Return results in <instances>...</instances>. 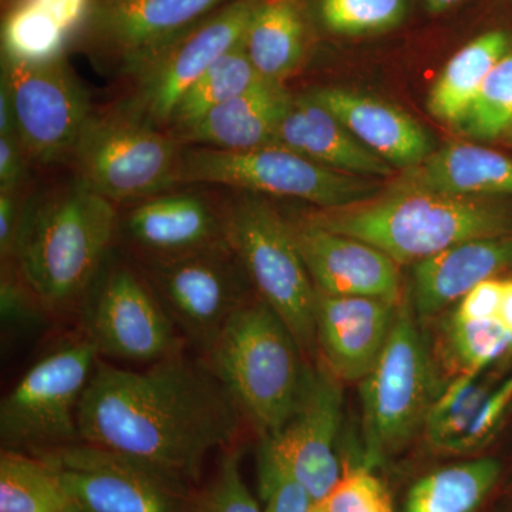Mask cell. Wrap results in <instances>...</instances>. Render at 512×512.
I'll return each instance as SVG.
<instances>
[{
	"label": "cell",
	"instance_id": "cell-1",
	"mask_svg": "<svg viewBox=\"0 0 512 512\" xmlns=\"http://www.w3.org/2000/svg\"><path fill=\"white\" fill-rule=\"evenodd\" d=\"M241 410L204 357L184 353L128 370L97 360L77 412L80 440L147 464L178 483L237 439Z\"/></svg>",
	"mask_w": 512,
	"mask_h": 512
},
{
	"label": "cell",
	"instance_id": "cell-2",
	"mask_svg": "<svg viewBox=\"0 0 512 512\" xmlns=\"http://www.w3.org/2000/svg\"><path fill=\"white\" fill-rule=\"evenodd\" d=\"M119 222L116 204L76 177L23 208L12 259L43 308H82L109 262Z\"/></svg>",
	"mask_w": 512,
	"mask_h": 512
},
{
	"label": "cell",
	"instance_id": "cell-3",
	"mask_svg": "<svg viewBox=\"0 0 512 512\" xmlns=\"http://www.w3.org/2000/svg\"><path fill=\"white\" fill-rule=\"evenodd\" d=\"M305 218L365 241L397 264H416L470 239L512 235V208L500 198L426 191L384 190L369 200L316 210Z\"/></svg>",
	"mask_w": 512,
	"mask_h": 512
},
{
	"label": "cell",
	"instance_id": "cell-4",
	"mask_svg": "<svg viewBox=\"0 0 512 512\" xmlns=\"http://www.w3.org/2000/svg\"><path fill=\"white\" fill-rule=\"evenodd\" d=\"M204 359L264 437L291 417L312 366L289 326L259 298L232 315Z\"/></svg>",
	"mask_w": 512,
	"mask_h": 512
},
{
	"label": "cell",
	"instance_id": "cell-5",
	"mask_svg": "<svg viewBox=\"0 0 512 512\" xmlns=\"http://www.w3.org/2000/svg\"><path fill=\"white\" fill-rule=\"evenodd\" d=\"M228 247L237 255L258 298L292 330L306 357L316 352L318 291L296 244L291 222L258 194L221 202Z\"/></svg>",
	"mask_w": 512,
	"mask_h": 512
},
{
	"label": "cell",
	"instance_id": "cell-6",
	"mask_svg": "<svg viewBox=\"0 0 512 512\" xmlns=\"http://www.w3.org/2000/svg\"><path fill=\"white\" fill-rule=\"evenodd\" d=\"M183 144L120 106L93 113L74 148V177L114 202H138L173 190Z\"/></svg>",
	"mask_w": 512,
	"mask_h": 512
},
{
	"label": "cell",
	"instance_id": "cell-7",
	"mask_svg": "<svg viewBox=\"0 0 512 512\" xmlns=\"http://www.w3.org/2000/svg\"><path fill=\"white\" fill-rule=\"evenodd\" d=\"M178 183L295 198L319 210L348 207L376 197L380 190L365 177L340 173L279 146L227 151L183 144Z\"/></svg>",
	"mask_w": 512,
	"mask_h": 512
},
{
	"label": "cell",
	"instance_id": "cell-8",
	"mask_svg": "<svg viewBox=\"0 0 512 512\" xmlns=\"http://www.w3.org/2000/svg\"><path fill=\"white\" fill-rule=\"evenodd\" d=\"M369 466L403 450L423 429L434 400L433 365L410 306L399 305L382 355L360 389Z\"/></svg>",
	"mask_w": 512,
	"mask_h": 512
},
{
	"label": "cell",
	"instance_id": "cell-9",
	"mask_svg": "<svg viewBox=\"0 0 512 512\" xmlns=\"http://www.w3.org/2000/svg\"><path fill=\"white\" fill-rule=\"evenodd\" d=\"M99 357L83 336L37 360L0 403L3 448L35 454L80 441L77 412Z\"/></svg>",
	"mask_w": 512,
	"mask_h": 512
},
{
	"label": "cell",
	"instance_id": "cell-10",
	"mask_svg": "<svg viewBox=\"0 0 512 512\" xmlns=\"http://www.w3.org/2000/svg\"><path fill=\"white\" fill-rule=\"evenodd\" d=\"M265 0H231L151 53L128 74L130 93L117 106L167 131L184 93L241 43L252 16Z\"/></svg>",
	"mask_w": 512,
	"mask_h": 512
},
{
	"label": "cell",
	"instance_id": "cell-11",
	"mask_svg": "<svg viewBox=\"0 0 512 512\" xmlns=\"http://www.w3.org/2000/svg\"><path fill=\"white\" fill-rule=\"evenodd\" d=\"M141 272L185 342L202 355L249 301V281L227 241L174 258L141 262Z\"/></svg>",
	"mask_w": 512,
	"mask_h": 512
},
{
	"label": "cell",
	"instance_id": "cell-12",
	"mask_svg": "<svg viewBox=\"0 0 512 512\" xmlns=\"http://www.w3.org/2000/svg\"><path fill=\"white\" fill-rule=\"evenodd\" d=\"M82 308L84 336L99 356L156 363L183 353L185 340L141 269L107 262Z\"/></svg>",
	"mask_w": 512,
	"mask_h": 512
},
{
	"label": "cell",
	"instance_id": "cell-13",
	"mask_svg": "<svg viewBox=\"0 0 512 512\" xmlns=\"http://www.w3.org/2000/svg\"><path fill=\"white\" fill-rule=\"evenodd\" d=\"M80 512H184L185 487L147 464L86 441L35 453Z\"/></svg>",
	"mask_w": 512,
	"mask_h": 512
},
{
	"label": "cell",
	"instance_id": "cell-14",
	"mask_svg": "<svg viewBox=\"0 0 512 512\" xmlns=\"http://www.w3.org/2000/svg\"><path fill=\"white\" fill-rule=\"evenodd\" d=\"M0 80L8 86L28 157L47 165L70 161L94 111L62 57L29 63L3 55Z\"/></svg>",
	"mask_w": 512,
	"mask_h": 512
},
{
	"label": "cell",
	"instance_id": "cell-15",
	"mask_svg": "<svg viewBox=\"0 0 512 512\" xmlns=\"http://www.w3.org/2000/svg\"><path fill=\"white\" fill-rule=\"evenodd\" d=\"M343 421V390L323 365L311 366L291 417L264 437L259 461L272 464L322 503L342 478L339 434Z\"/></svg>",
	"mask_w": 512,
	"mask_h": 512
},
{
	"label": "cell",
	"instance_id": "cell-16",
	"mask_svg": "<svg viewBox=\"0 0 512 512\" xmlns=\"http://www.w3.org/2000/svg\"><path fill=\"white\" fill-rule=\"evenodd\" d=\"M231 0H96L86 42L97 60L128 76L164 43Z\"/></svg>",
	"mask_w": 512,
	"mask_h": 512
},
{
	"label": "cell",
	"instance_id": "cell-17",
	"mask_svg": "<svg viewBox=\"0 0 512 512\" xmlns=\"http://www.w3.org/2000/svg\"><path fill=\"white\" fill-rule=\"evenodd\" d=\"M316 291L332 296H365L399 305V264L383 251L348 235L302 220L291 222Z\"/></svg>",
	"mask_w": 512,
	"mask_h": 512
},
{
	"label": "cell",
	"instance_id": "cell-18",
	"mask_svg": "<svg viewBox=\"0 0 512 512\" xmlns=\"http://www.w3.org/2000/svg\"><path fill=\"white\" fill-rule=\"evenodd\" d=\"M399 305L318 292L316 352L322 365L339 382H362L382 355Z\"/></svg>",
	"mask_w": 512,
	"mask_h": 512
},
{
	"label": "cell",
	"instance_id": "cell-19",
	"mask_svg": "<svg viewBox=\"0 0 512 512\" xmlns=\"http://www.w3.org/2000/svg\"><path fill=\"white\" fill-rule=\"evenodd\" d=\"M123 232L141 262L191 254L225 241L221 204L188 191L138 201L124 217Z\"/></svg>",
	"mask_w": 512,
	"mask_h": 512
},
{
	"label": "cell",
	"instance_id": "cell-20",
	"mask_svg": "<svg viewBox=\"0 0 512 512\" xmlns=\"http://www.w3.org/2000/svg\"><path fill=\"white\" fill-rule=\"evenodd\" d=\"M309 96L392 167L407 170L433 153V140L419 121L386 101L339 87L315 90Z\"/></svg>",
	"mask_w": 512,
	"mask_h": 512
},
{
	"label": "cell",
	"instance_id": "cell-21",
	"mask_svg": "<svg viewBox=\"0 0 512 512\" xmlns=\"http://www.w3.org/2000/svg\"><path fill=\"white\" fill-rule=\"evenodd\" d=\"M511 268L512 235L460 242L414 264V309L426 318L437 315L481 282Z\"/></svg>",
	"mask_w": 512,
	"mask_h": 512
},
{
	"label": "cell",
	"instance_id": "cell-22",
	"mask_svg": "<svg viewBox=\"0 0 512 512\" xmlns=\"http://www.w3.org/2000/svg\"><path fill=\"white\" fill-rule=\"evenodd\" d=\"M274 146L320 165L360 177H392L393 167L363 146L326 107L311 96L292 97Z\"/></svg>",
	"mask_w": 512,
	"mask_h": 512
},
{
	"label": "cell",
	"instance_id": "cell-23",
	"mask_svg": "<svg viewBox=\"0 0 512 512\" xmlns=\"http://www.w3.org/2000/svg\"><path fill=\"white\" fill-rule=\"evenodd\" d=\"M387 191H426L471 198L512 197V158L490 148L450 143L403 170Z\"/></svg>",
	"mask_w": 512,
	"mask_h": 512
},
{
	"label": "cell",
	"instance_id": "cell-24",
	"mask_svg": "<svg viewBox=\"0 0 512 512\" xmlns=\"http://www.w3.org/2000/svg\"><path fill=\"white\" fill-rule=\"evenodd\" d=\"M291 100L284 83L264 80L241 96L215 107L175 138L184 146L227 151L274 146L276 131Z\"/></svg>",
	"mask_w": 512,
	"mask_h": 512
},
{
	"label": "cell",
	"instance_id": "cell-25",
	"mask_svg": "<svg viewBox=\"0 0 512 512\" xmlns=\"http://www.w3.org/2000/svg\"><path fill=\"white\" fill-rule=\"evenodd\" d=\"M512 35L494 29L477 36L448 60L431 87L427 107L437 120L460 124L488 74L511 52Z\"/></svg>",
	"mask_w": 512,
	"mask_h": 512
},
{
	"label": "cell",
	"instance_id": "cell-26",
	"mask_svg": "<svg viewBox=\"0 0 512 512\" xmlns=\"http://www.w3.org/2000/svg\"><path fill=\"white\" fill-rule=\"evenodd\" d=\"M242 46L265 80L284 83L299 69L306 52V26L298 2L265 0L252 16Z\"/></svg>",
	"mask_w": 512,
	"mask_h": 512
},
{
	"label": "cell",
	"instance_id": "cell-27",
	"mask_svg": "<svg viewBox=\"0 0 512 512\" xmlns=\"http://www.w3.org/2000/svg\"><path fill=\"white\" fill-rule=\"evenodd\" d=\"M500 461L474 458L439 468L410 488L404 512H476L500 480Z\"/></svg>",
	"mask_w": 512,
	"mask_h": 512
},
{
	"label": "cell",
	"instance_id": "cell-28",
	"mask_svg": "<svg viewBox=\"0 0 512 512\" xmlns=\"http://www.w3.org/2000/svg\"><path fill=\"white\" fill-rule=\"evenodd\" d=\"M0 512H80L55 470L35 454H0Z\"/></svg>",
	"mask_w": 512,
	"mask_h": 512
},
{
	"label": "cell",
	"instance_id": "cell-29",
	"mask_svg": "<svg viewBox=\"0 0 512 512\" xmlns=\"http://www.w3.org/2000/svg\"><path fill=\"white\" fill-rule=\"evenodd\" d=\"M264 80L252 66L241 40L184 93L168 123V133L180 136L215 107L241 96Z\"/></svg>",
	"mask_w": 512,
	"mask_h": 512
},
{
	"label": "cell",
	"instance_id": "cell-30",
	"mask_svg": "<svg viewBox=\"0 0 512 512\" xmlns=\"http://www.w3.org/2000/svg\"><path fill=\"white\" fill-rule=\"evenodd\" d=\"M493 387L484 373L454 377L427 414L423 430L430 447L439 453L463 454L468 430Z\"/></svg>",
	"mask_w": 512,
	"mask_h": 512
},
{
	"label": "cell",
	"instance_id": "cell-31",
	"mask_svg": "<svg viewBox=\"0 0 512 512\" xmlns=\"http://www.w3.org/2000/svg\"><path fill=\"white\" fill-rule=\"evenodd\" d=\"M443 348L456 376L477 375L512 352V333L500 319L466 320L453 313L444 323Z\"/></svg>",
	"mask_w": 512,
	"mask_h": 512
},
{
	"label": "cell",
	"instance_id": "cell-32",
	"mask_svg": "<svg viewBox=\"0 0 512 512\" xmlns=\"http://www.w3.org/2000/svg\"><path fill=\"white\" fill-rule=\"evenodd\" d=\"M67 32L39 0H20L3 23V55L29 63H45L62 57Z\"/></svg>",
	"mask_w": 512,
	"mask_h": 512
},
{
	"label": "cell",
	"instance_id": "cell-33",
	"mask_svg": "<svg viewBox=\"0 0 512 512\" xmlns=\"http://www.w3.org/2000/svg\"><path fill=\"white\" fill-rule=\"evenodd\" d=\"M409 9V0H319L322 25L333 35H377L397 28Z\"/></svg>",
	"mask_w": 512,
	"mask_h": 512
},
{
	"label": "cell",
	"instance_id": "cell-34",
	"mask_svg": "<svg viewBox=\"0 0 512 512\" xmlns=\"http://www.w3.org/2000/svg\"><path fill=\"white\" fill-rule=\"evenodd\" d=\"M461 126L478 140L491 141L512 127V50L500 60L481 86Z\"/></svg>",
	"mask_w": 512,
	"mask_h": 512
},
{
	"label": "cell",
	"instance_id": "cell-35",
	"mask_svg": "<svg viewBox=\"0 0 512 512\" xmlns=\"http://www.w3.org/2000/svg\"><path fill=\"white\" fill-rule=\"evenodd\" d=\"M184 512H264L242 478L238 454H225L210 483L187 503Z\"/></svg>",
	"mask_w": 512,
	"mask_h": 512
},
{
	"label": "cell",
	"instance_id": "cell-36",
	"mask_svg": "<svg viewBox=\"0 0 512 512\" xmlns=\"http://www.w3.org/2000/svg\"><path fill=\"white\" fill-rule=\"evenodd\" d=\"M318 505L322 512H393L389 491L367 467L343 470L339 483Z\"/></svg>",
	"mask_w": 512,
	"mask_h": 512
},
{
	"label": "cell",
	"instance_id": "cell-37",
	"mask_svg": "<svg viewBox=\"0 0 512 512\" xmlns=\"http://www.w3.org/2000/svg\"><path fill=\"white\" fill-rule=\"evenodd\" d=\"M512 404V376L504 382L495 384L491 392L487 394L476 419L468 430L463 444V454L480 450L488 443L497 430L500 429L505 416Z\"/></svg>",
	"mask_w": 512,
	"mask_h": 512
},
{
	"label": "cell",
	"instance_id": "cell-38",
	"mask_svg": "<svg viewBox=\"0 0 512 512\" xmlns=\"http://www.w3.org/2000/svg\"><path fill=\"white\" fill-rule=\"evenodd\" d=\"M262 495L266 501L264 512H309L313 501L298 481L272 464L259 461Z\"/></svg>",
	"mask_w": 512,
	"mask_h": 512
},
{
	"label": "cell",
	"instance_id": "cell-39",
	"mask_svg": "<svg viewBox=\"0 0 512 512\" xmlns=\"http://www.w3.org/2000/svg\"><path fill=\"white\" fill-rule=\"evenodd\" d=\"M504 279L491 278L471 289L458 303L454 315L466 320H493L500 318Z\"/></svg>",
	"mask_w": 512,
	"mask_h": 512
},
{
	"label": "cell",
	"instance_id": "cell-40",
	"mask_svg": "<svg viewBox=\"0 0 512 512\" xmlns=\"http://www.w3.org/2000/svg\"><path fill=\"white\" fill-rule=\"evenodd\" d=\"M25 148L16 136H0V191H18L26 175Z\"/></svg>",
	"mask_w": 512,
	"mask_h": 512
},
{
	"label": "cell",
	"instance_id": "cell-41",
	"mask_svg": "<svg viewBox=\"0 0 512 512\" xmlns=\"http://www.w3.org/2000/svg\"><path fill=\"white\" fill-rule=\"evenodd\" d=\"M22 217L18 191H0V255L3 262L13 258Z\"/></svg>",
	"mask_w": 512,
	"mask_h": 512
},
{
	"label": "cell",
	"instance_id": "cell-42",
	"mask_svg": "<svg viewBox=\"0 0 512 512\" xmlns=\"http://www.w3.org/2000/svg\"><path fill=\"white\" fill-rule=\"evenodd\" d=\"M18 281H12L9 276L3 275L2 279V322L5 325H15V323L30 318L29 305L26 302L25 295L20 291Z\"/></svg>",
	"mask_w": 512,
	"mask_h": 512
},
{
	"label": "cell",
	"instance_id": "cell-43",
	"mask_svg": "<svg viewBox=\"0 0 512 512\" xmlns=\"http://www.w3.org/2000/svg\"><path fill=\"white\" fill-rule=\"evenodd\" d=\"M87 2L89 0H39L40 5L52 13L69 33L83 19Z\"/></svg>",
	"mask_w": 512,
	"mask_h": 512
},
{
	"label": "cell",
	"instance_id": "cell-44",
	"mask_svg": "<svg viewBox=\"0 0 512 512\" xmlns=\"http://www.w3.org/2000/svg\"><path fill=\"white\" fill-rule=\"evenodd\" d=\"M0 136H16V116L12 97L3 80H0Z\"/></svg>",
	"mask_w": 512,
	"mask_h": 512
},
{
	"label": "cell",
	"instance_id": "cell-45",
	"mask_svg": "<svg viewBox=\"0 0 512 512\" xmlns=\"http://www.w3.org/2000/svg\"><path fill=\"white\" fill-rule=\"evenodd\" d=\"M512 333V278L504 279L503 302H501L500 318Z\"/></svg>",
	"mask_w": 512,
	"mask_h": 512
},
{
	"label": "cell",
	"instance_id": "cell-46",
	"mask_svg": "<svg viewBox=\"0 0 512 512\" xmlns=\"http://www.w3.org/2000/svg\"><path fill=\"white\" fill-rule=\"evenodd\" d=\"M424 2H426L429 12L434 13V15H441V13L456 8L458 3L463 2V0H424Z\"/></svg>",
	"mask_w": 512,
	"mask_h": 512
},
{
	"label": "cell",
	"instance_id": "cell-47",
	"mask_svg": "<svg viewBox=\"0 0 512 512\" xmlns=\"http://www.w3.org/2000/svg\"><path fill=\"white\" fill-rule=\"evenodd\" d=\"M309 512H322V510H320V507L318 504H313L311 511H309Z\"/></svg>",
	"mask_w": 512,
	"mask_h": 512
},
{
	"label": "cell",
	"instance_id": "cell-48",
	"mask_svg": "<svg viewBox=\"0 0 512 512\" xmlns=\"http://www.w3.org/2000/svg\"><path fill=\"white\" fill-rule=\"evenodd\" d=\"M3 2H10V0H3Z\"/></svg>",
	"mask_w": 512,
	"mask_h": 512
}]
</instances>
